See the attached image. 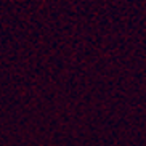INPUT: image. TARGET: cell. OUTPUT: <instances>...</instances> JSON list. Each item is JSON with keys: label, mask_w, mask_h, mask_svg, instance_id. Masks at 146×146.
Listing matches in <instances>:
<instances>
[]
</instances>
